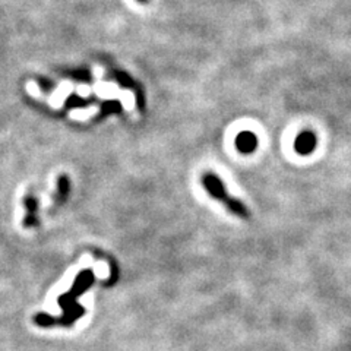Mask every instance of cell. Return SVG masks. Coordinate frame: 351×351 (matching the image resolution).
<instances>
[{"label": "cell", "instance_id": "cell-1", "mask_svg": "<svg viewBox=\"0 0 351 351\" xmlns=\"http://www.w3.org/2000/svg\"><path fill=\"white\" fill-rule=\"evenodd\" d=\"M202 183L205 186V189L208 191V193L214 196L215 199L224 202V205L233 214H236L239 217H243V218L247 217V208L241 202H239L237 199H234V197L227 195V192L224 189V184H223L221 180L217 178V174L205 173L204 178H202Z\"/></svg>", "mask_w": 351, "mask_h": 351}, {"label": "cell", "instance_id": "cell-2", "mask_svg": "<svg viewBox=\"0 0 351 351\" xmlns=\"http://www.w3.org/2000/svg\"><path fill=\"white\" fill-rule=\"evenodd\" d=\"M294 147L299 154H304V156H307V154H311L316 147V136L309 130L302 132V134L298 136V139H295Z\"/></svg>", "mask_w": 351, "mask_h": 351}, {"label": "cell", "instance_id": "cell-3", "mask_svg": "<svg viewBox=\"0 0 351 351\" xmlns=\"http://www.w3.org/2000/svg\"><path fill=\"white\" fill-rule=\"evenodd\" d=\"M236 147L243 154H250L256 149L258 139L252 132H241L236 138Z\"/></svg>", "mask_w": 351, "mask_h": 351}]
</instances>
